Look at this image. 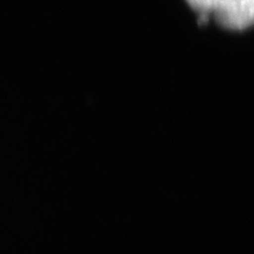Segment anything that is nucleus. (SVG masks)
<instances>
[{"instance_id":"nucleus-2","label":"nucleus","mask_w":254,"mask_h":254,"mask_svg":"<svg viewBox=\"0 0 254 254\" xmlns=\"http://www.w3.org/2000/svg\"><path fill=\"white\" fill-rule=\"evenodd\" d=\"M221 0H187L193 9L200 14L214 13Z\"/></svg>"},{"instance_id":"nucleus-1","label":"nucleus","mask_w":254,"mask_h":254,"mask_svg":"<svg viewBox=\"0 0 254 254\" xmlns=\"http://www.w3.org/2000/svg\"><path fill=\"white\" fill-rule=\"evenodd\" d=\"M214 15L220 26L244 30L254 25V0H221Z\"/></svg>"}]
</instances>
